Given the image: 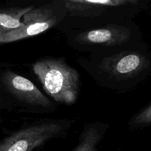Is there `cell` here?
Instances as JSON below:
<instances>
[{
  "label": "cell",
  "mask_w": 151,
  "mask_h": 151,
  "mask_svg": "<svg viewBox=\"0 0 151 151\" xmlns=\"http://www.w3.org/2000/svg\"><path fill=\"white\" fill-rule=\"evenodd\" d=\"M32 70L53 100L66 105L76 102L80 88L79 74L63 59H41L32 65Z\"/></svg>",
  "instance_id": "obj_1"
},
{
  "label": "cell",
  "mask_w": 151,
  "mask_h": 151,
  "mask_svg": "<svg viewBox=\"0 0 151 151\" xmlns=\"http://www.w3.org/2000/svg\"><path fill=\"white\" fill-rule=\"evenodd\" d=\"M63 125L56 121L31 125L0 142V151H33L62 134Z\"/></svg>",
  "instance_id": "obj_2"
},
{
  "label": "cell",
  "mask_w": 151,
  "mask_h": 151,
  "mask_svg": "<svg viewBox=\"0 0 151 151\" xmlns=\"http://www.w3.org/2000/svg\"><path fill=\"white\" fill-rule=\"evenodd\" d=\"M57 16L48 7H33L22 17L18 28L0 35V44L14 42L39 35L57 24Z\"/></svg>",
  "instance_id": "obj_3"
},
{
  "label": "cell",
  "mask_w": 151,
  "mask_h": 151,
  "mask_svg": "<svg viewBox=\"0 0 151 151\" xmlns=\"http://www.w3.org/2000/svg\"><path fill=\"white\" fill-rule=\"evenodd\" d=\"M148 66L147 59L139 52L124 51L105 57L99 69L111 78L124 80L134 78Z\"/></svg>",
  "instance_id": "obj_4"
},
{
  "label": "cell",
  "mask_w": 151,
  "mask_h": 151,
  "mask_svg": "<svg viewBox=\"0 0 151 151\" xmlns=\"http://www.w3.org/2000/svg\"><path fill=\"white\" fill-rule=\"evenodd\" d=\"M2 83L6 89L20 101L44 109L52 107V103L38 87L24 77L7 71L3 75Z\"/></svg>",
  "instance_id": "obj_5"
},
{
  "label": "cell",
  "mask_w": 151,
  "mask_h": 151,
  "mask_svg": "<svg viewBox=\"0 0 151 151\" xmlns=\"http://www.w3.org/2000/svg\"><path fill=\"white\" fill-rule=\"evenodd\" d=\"M131 32L128 28L117 25H109L103 28L81 32L75 39L78 43L98 44L104 46H118L129 41Z\"/></svg>",
  "instance_id": "obj_6"
},
{
  "label": "cell",
  "mask_w": 151,
  "mask_h": 151,
  "mask_svg": "<svg viewBox=\"0 0 151 151\" xmlns=\"http://www.w3.org/2000/svg\"><path fill=\"white\" fill-rule=\"evenodd\" d=\"M32 8L29 6L0 10V35L20 27L22 17Z\"/></svg>",
  "instance_id": "obj_7"
},
{
  "label": "cell",
  "mask_w": 151,
  "mask_h": 151,
  "mask_svg": "<svg viewBox=\"0 0 151 151\" xmlns=\"http://www.w3.org/2000/svg\"><path fill=\"white\" fill-rule=\"evenodd\" d=\"M102 133L94 126H87L80 137L79 142L72 151H97V145L101 141Z\"/></svg>",
  "instance_id": "obj_8"
},
{
  "label": "cell",
  "mask_w": 151,
  "mask_h": 151,
  "mask_svg": "<svg viewBox=\"0 0 151 151\" xmlns=\"http://www.w3.org/2000/svg\"><path fill=\"white\" fill-rule=\"evenodd\" d=\"M66 7L71 10L88 6L97 7H119L127 4H136L137 0H64Z\"/></svg>",
  "instance_id": "obj_9"
},
{
  "label": "cell",
  "mask_w": 151,
  "mask_h": 151,
  "mask_svg": "<svg viewBox=\"0 0 151 151\" xmlns=\"http://www.w3.org/2000/svg\"><path fill=\"white\" fill-rule=\"evenodd\" d=\"M151 122V106L145 107L141 111L138 112L137 114L133 116L132 119L130 122V125L134 128L138 127H144L149 125Z\"/></svg>",
  "instance_id": "obj_10"
}]
</instances>
